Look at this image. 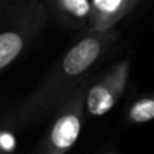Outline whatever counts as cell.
<instances>
[{
    "label": "cell",
    "instance_id": "cell-1",
    "mask_svg": "<svg viewBox=\"0 0 154 154\" xmlns=\"http://www.w3.org/2000/svg\"><path fill=\"white\" fill-rule=\"evenodd\" d=\"M115 38L114 30L88 31L54 62L16 111L15 123L19 130L37 127L53 118L57 109L88 79L89 72L114 43Z\"/></svg>",
    "mask_w": 154,
    "mask_h": 154
},
{
    "label": "cell",
    "instance_id": "cell-2",
    "mask_svg": "<svg viewBox=\"0 0 154 154\" xmlns=\"http://www.w3.org/2000/svg\"><path fill=\"white\" fill-rule=\"evenodd\" d=\"M0 69L8 68L43 31L46 0H0Z\"/></svg>",
    "mask_w": 154,
    "mask_h": 154
},
{
    "label": "cell",
    "instance_id": "cell-3",
    "mask_svg": "<svg viewBox=\"0 0 154 154\" xmlns=\"http://www.w3.org/2000/svg\"><path fill=\"white\" fill-rule=\"evenodd\" d=\"M91 80L87 79L57 109L48 134L41 141L37 152L42 154H64L77 142L81 133L87 92Z\"/></svg>",
    "mask_w": 154,
    "mask_h": 154
},
{
    "label": "cell",
    "instance_id": "cell-4",
    "mask_svg": "<svg viewBox=\"0 0 154 154\" xmlns=\"http://www.w3.org/2000/svg\"><path fill=\"white\" fill-rule=\"evenodd\" d=\"M128 75L130 61L123 60L112 65L95 82H89L87 92V111L93 116L107 114L125 92Z\"/></svg>",
    "mask_w": 154,
    "mask_h": 154
},
{
    "label": "cell",
    "instance_id": "cell-5",
    "mask_svg": "<svg viewBox=\"0 0 154 154\" xmlns=\"http://www.w3.org/2000/svg\"><path fill=\"white\" fill-rule=\"evenodd\" d=\"M139 0H91L87 31L112 30L127 14L134 10Z\"/></svg>",
    "mask_w": 154,
    "mask_h": 154
},
{
    "label": "cell",
    "instance_id": "cell-6",
    "mask_svg": "<svg viewBox=\"0 0 154 154\" xmlns=\"http://www.w3.org/2000/svg\"><path fill=\"white\" fill-rule=\"evenodd\" d=\"M49 14L62 24L80 29L87 27L91 0H46Z\"/></svg>",
    "mask_w": 154,
    "mask_h": 154
},
{
    "label": "cell",
    "instance_id": "cell-7",
    "mask_svg": "<svg viewBox=\"0 0 154 154\" xmlns=\"http://www.w3.org/2000/svg\"><path fill=\"white\" fill-rule=\"evenodd\" d=\"M127 119L131 123H146L154 119V93L138 99L128 108Z\"/></svg>",
    "mask_w": 154,
    "mask_h": 154
}]
</instances>
